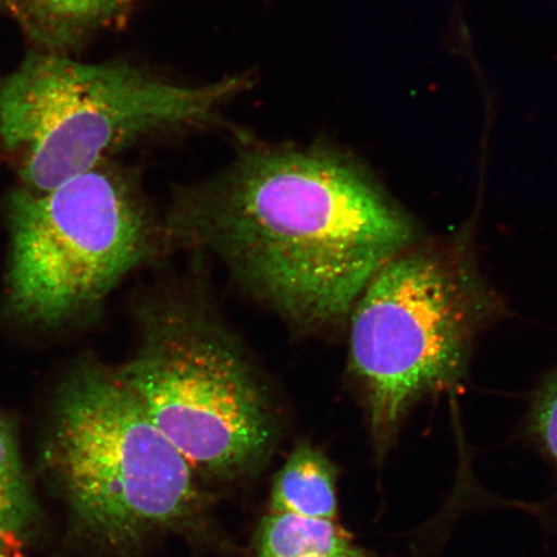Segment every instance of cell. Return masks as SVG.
Masks as SVG:
<instances>
[{
    "label": "cell",
    "instance_id": "5b68a950",
    "mask_svg": "<svg viewBox=\"0 0 557 557\" xmlns=\"http://www.w3.org/2000/svg\"><path fill=\"white\" fill-rule=\"evenodd\" d=\"M5 225V310L37 331L96 310L151 248L141 197L104 163L47 193L18 187L7 198Z\"/></svg>",
    "mask_w": 557,
    "mask_h": 557
},
{
    "label": "cell",
    "instance_id": "9c48e42d",
    "mask_svg": "<svg viewBox=\"0 0 557 557\" xmlns=\"http://www.w3.org/2000/svg\"><path fill=\"white\" fill-rule=\"evenodd\" d=\"M137 0H11L27 29L52 46L102 26L127 11Z\"/></svg>",
    "mask_w": 557,
    "mask_h": 557
},
{
    "label": "cell",
    "instance_id": "52a82bcc",
    "mask_svg": "<svg viewBox=\"0 0 557 557\" xmlns=\"http://www.w3.org/2000/svg\"><path fill=\"white\" fill-rule=\"evenodd\" d=\"M336 469L322 451L298 444L275 478L270 512L336 520Z\"/></svg>",
    "mask_w": 557,
    "mask_h": 557
},
{
    "label": "cell",
    "instance_id": "6da1fadb",
    "mask_svg": "<svg viewBox=\"0 0 557 557\" xmlns=\"http://www.w3.org/2000/svg\"><path fill=\"white\" fill-rule=\"evenodd\" d=\"M171 230L310 330L350 315L374 275L414 239L412 221L363 166L323 146L246 152L180 197Z\"/></svg>",
    "mask_w": 557,
    "mask_h": 557
},
{
    "label": "cell",
    "instance_id": "3957f363",
    "mask_svg": "<svg viewBox=\"0 0 557 557\" xmlns=\"http://www.w3.org/2000/svg\"><path fill=\"white\" fill-rule=\"evenodd\" d=\"M46 462L76 519L113 548L177 527L199 504L193 468L117 367L83 360L55 392Z\"/></svg>",
    "mask_w": 557,
    "mask_h": 557
},
{
    "label": "cell",
    "instance_id": "ba28073f",
    "mask_svg": "<svg viewBox=\"0 0 557 557\" xmlns=\"http://www.w3.org/2000/svg\"><path fill=\"white\" fill-rule=\"evenodd\" d=\"M256 557H373L330 520L270 512L256 537Z\"/></svg>",
    "mask_w": 557,
    "mask_h": 557
},
{
    "label": "cell",
    "instance_id": "7a4b0ae2",
    "mask_svg": "<svg viewBox=\"0 0 557 557\" xmlns=\"http://www.w3.org/2000/svg\"><path fill=\"white\" fill-rule=\"evenodd\" d=\"M247 83L184 86L127 64L32 53L0 83V138L23 187L47 193L138 138L208 123Z\"/></svg>",
    "mask_w": 557,
    "mask_h": 557
},
{
    "label": "cell",
    "instance_id": "30bf717a",
    "mask_svg": "<svg viewBox=\"0 0 557 557\" xmlns=\"http://www.w3.org/2000/svg\"><path fill=\"white\" fill-rule=\"evenodd\" d=\"M34 517L16 436L0 412V539L16 542Z\"/></svg>",
    "mask_w": 557,
    "mask_h": 557
},
{
    "label": "cell",
    "instance_id": "277c9868",
    "mask_svg": "<svg viewBox=\"0 0 557 557\" xmlns=\"http://www.w3.org/2000/svg\"><path fill=\"white\" fill-rule=\"evenodd\" d=\"M117 369L191 468L228 478L267 455L268 396L238 341L197 301L145 305L134 357Z\"/></svg>",
    "mask_w": 557,
    "mask_h": 557
},
{
    "label": "cell",
    "instance_id": "8fae6325",
    "mask_svg": "<svg viewBox=\"0 0 557 557\" xmlns=\"http://www.w3.org/2000/svg\"><path fill=\"white\" fill-rule=\"evenodd\" d=\"M15 543L16 542L0 539V557H16Z\"/></svg>",
    "mask_w": 557,
    "mask_h": 557
},
{
    "label": "cell",
    "instance_id": "8992f818",
    "mask_svg": "<svg viewBox=\"0 0 557 557\" xmlns=\"http://www.w3.org/2000/svg\"><path fill=\"white\" fill-rule=\"evenodd\" d=\"M351 312L350 369L364 389L382 459L412 403L462 377L486 301L455 260L403 252L374 275Z\"/></svg>",
    "mask_w": 557,
    "mask_h": 557
}]
</instances>
